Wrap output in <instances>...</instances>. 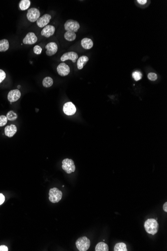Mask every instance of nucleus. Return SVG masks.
<instances>
[{
	"instance_id": "nucleus-12",
	"label": "nucleus",
	"mask_w": 167,
	"mask_h": 251,
	"mask_svg": "<svg viewBox=\"0 0 167 251\" xmlns=\"http://www.w3.org/2000/svg\"><path fill=\"white\" fill-rule=\"evenodd\" d=\"M51 18L52 17L49 14H45L37 21V24L40 28L45 27L49 23Z\"/></svg>"
},
{
	"instance_id": "nucleus-21",
	"label": "nucleus",
	"mask_w": 167,
	"mask_h": 251,
	"mask_svg": "<svg viewBox=\"0 0 167 251\" xmlns=\"http://www.w3.org/2000/svg\"><path fill=\"white\" fill-rule=\"evenodd\" d=\"M30 5V0H21L19 3V7L21 10L25 11L29 8Z\"/></svg>"
},
{
	"instance_id": "nucleus-1",
	"label": "nucleus",
	"mask_w": 167,
	"mask_h": 251,
	"mask_svg": "<svg viewBox=\"0 0 167 251\" xmlns=\"http://www.w3.org/2000/svg\"><path fill=\"white\" fill-rule=\"evenodd\" d=\"M144 228L147 233L154 235L158 232L159 225L154 219H149L144 223Z\"/></svg>"
},
{
	"instance_id": "nucleus-6",
	"label": "nucleus",
	"mask_w": 167,
	"mask_h": 251,
	"mask_svg": "<svg viewBox=\"0 0 167 251\" xmlns=\"http://www.w3.org/2000/svg\"><path fill=\"white\" fill-rule=\"evenodd\" d=\"M40 14V12L38 9L35 8H32L28 10L27 17L30 22H35L39 18Z\"/></svg>"
},
{
	"instance_id": "nucleus-24",
	"label": "nucleus",
	"mask_w": 167,
	"mask_h": 251,
	"mask_svg": "<svg viewBox=\"0 0 167 251\" xmlns=\"http://www.w3.org/2000/svg\"><path fill=\"white\" fill-rule=\"evenodd\" d=\"M6 117L9 120L14 121L17 118L18 116L16 113L14 112L13 111H10L8 112Z\"/></svg>"
},
{
	"instance_id": "nucleus-27",
	"label": "nucleus",
	"mask_w": 167,
	"mask_h": 251,
	"mask_svg": "<svg viewBox=\"0 0 167 251\" xmlns=\"http://www.w3.org/2000/svg\"><path fill=\"white\" fill-rule=\"evenodd\" d=\"M148 78L151 81H156L158 78L157 75L155 73H149L148 75Z\"/></svg>"
},
{
	"instance_id": "nucleus-23",
	"label": "nucleus",
	"mask_w": 167,
	"mask_h": 251,
	"mask_svg": "<svg viewBox=\"0 0 167 251\" xmlns=\"http://www.w3.org/2000/svg\"><path fill=\"white\" fill-rule=\"evenodd\" d=\"M53 84V80L50 77H47L43 79V85L45 87H50L52 86Z\"/></svg>"
},
{
	"instance_id": "nucleus-25",
	"label": "nucleus",
	"mask_w": 167,
	"mask_h": 251,
	"mask_svg": "<svg viewBox=\"0 0 167 251\" xmlns=\"http://www.w3.org/2000/svg\"><path fill=\"white\" fill-rule=\"evenodd\" d=\"M143 75L141 72L139 71H136L132 73V76L135 80L136 81L140 80L142 79Z\"/></svg>"
},
{
	"instance_id": "nucleus-29",
	"label": "nucleus",
	"mask_w": 167,
	"mask_h": 251,
	"mask_svg": "<svg viewBox=\"0 0 167 251\" xmlns=\"http://www.w3.org/2000/svg\"><path fill=\"white\" fill-rule=\"evenodd\" d=\"M6 77V73L2 69H0V83L4 80Z\"/></svg>"
},
{
	"instance_id": "nucleus-22",
	"label": "nucleus",
	"mask_w": 167,
	"mask_h": 251,
	"mask_svg": "<svg viewBox=\"0 0 167 251\" xmlns=\"http://www.w3.org/2000/svg\"><path fill=\"white\" fill-rule=\"evenodd\" d=\"M114 251H127V246L124 243H119L116 244Z\"/></svg>"
},
{
	"instance_id": "nucleus-13",
	"label": "nucleus",
	"mask_w": 167,
	"mask_h": 251,
	"mask_svg": "<svg viewBox=\"0 0 167 251\" xmlns=\"http://www.w3.org/2000/svg\"><path fill=\"white\" fill-rule=\"evenodd\" d=\"M46 54L49 56L54 55L58 51V46L55 42L49 43L46 46Z\"/></svg>"
},
{
	"instance_id": "nucleus-10",
	"label": "nucleus",
	"mask_w": 167,
	"mask_h": 251,
	"mask_svg": "<svg viewBox=\"0 0 167 251\" xmlns=\"http://www.w3.org/2000/svg\"><path fill=\"white\" fill-rule=\"evenodd\" d=\"M78 58V55L74 52H69L66 53L63 55L61 57V60L62 61L65 62L66 60H71L73 63H75L76 60Z\"/></svg>"
},
{
	"instance_id": "nucleus-33",
	"label": "nucleus",
	"mask_w": 167,
	"mask_h": 251,
	"mask_svg": "<svg viewBox=\"0 0 167 251\" xmlns=\"http://www.w3.org/2000/svg\"><path fill=\"white\" fill-rule=\"evenodd\" d=\"M163 210H164L165 212L167 213V203L166 202V203H165L164 205H163Z\"/></svg>"
},
{
	"instance_id": "nucleus-26",
	"label": "nucleus",
	"mask_w": 167,
	"mask_h": 251,
	"mask_svg": "<svg viewBox=\"0 0 167 251\" xmlns=\"http://www.w3.org/2000/svg\"><path fill=\"white\" fill-rule=\"evenodd\" d=\"M8 119L6 116H0V126L2 127L7 123Z\"/></svg>"
},
{
	"instance_id": "nucleus-20",
	"label": "nucleus",
	"mask_w": 167,
	"mask_h": 251,
	"mask_svg": "<svg viewBox=\"0 0 167 251\" xmlns=\"http://www.w3.org/2000/svg\"><path fill=\"white\" fill-rule=\"evenodd\" d=\"M96 251H108L109 247L107 244L104 242H99L95 247Z\"/></svg>"
},
{
	"instance_id": "nucleus-9",
	"label": "nucleus",
	"mask_w": 167,
	"mask_h": 251,
	"mask_svg": "<svg viewBox=\"0 0 167 251\" xmlns=\"http://www.w3.org/2000/svg\"><path fill=\"white\" fill-rule=\"evenodd\" d=\"M57 70L59 74L61 76H67L70 72V67L65 63H60L57 67Z\"/></svg>"
},
{
	"instance_id": "nucleus-2",
	"label": "nucleus",
	"mask_w": 167,
	"mask_h": 251,
	"mask_svg": "<svg viewBox=\"0 0 167 251\" xmlns=\"http://www.w3.org/2000/svg\"><path fill=\"white\" fill-rule=\"evenodd\" d=\"M90 241L86 236L79 238L76 242V247L80 251H87L90 246Z\"/></svg>"
},
{
	"instance_id": "nucleus-17",
	"label": "nucleus",
	"mask_w": 167,
	"mask_h": 251,
	"mask_svg": "<svg viewBox=\"0 0 167 251\" xmlns=\"http://www.w3.org/2000/svg\"><path fill=\"white\" fill-rule=\"evenodd\" d=\"M88 61H89V58L86 56L84 55L80 57L77 61V67L79 70L82 69Z\"/></svg>"
},
{
	"instance_id": "nucleus-16",
	"label": "nucleus",
	"mask_w": 167,
	"mask_h": 251,
	"mask_svg": "<svg viewBox=\"0 0 167 251\" xmlns=\"http://www.w3.org/2000/svg\"><path fill=\"white\" fill-rule=\"evenodd\" d=\"M81 45L83 48L86 50H89L93 47V41L89 38H84L82 40Z\"/></svg>"
},
{
	"instance_id": "nucleus-15",
	"label": "nucleus",
	"mask_w": 167,
	"mask_h": 251,
	"mask_svg": "<svg viewBox=\"0 0 167 251\" xmlns=\"http://www.w3.org/2000/svg\"><path fill=\"white\" fill-rule=\"evenodd\" d=\"M17 132V128L14 124L7 126L5 129V134L7 136L12 137Z\"/></svg>"
},
{
	"instance_id": "nucleus-28",
	"label": "nucleus",
	"mask_w": 167,
	"mask_h": 251,
	"mask_svg": "<svg viewBox=\"0 0 167 251\" xmlns=\"http://www.w3.org/2000/svg\"><path fill=\"white\" fill-rule=\"evenodd\" d=\"M42 51V49L40 46L36 45L35 47H34V52L37 55L41 54Z\"/></svg>"
},
{
	"instance_id": "nucleus-3",
	"label": "nucleus",
	"mask_w": 167,
	"mask_h": 251,
	"mask_svg": "<svg viewBox=\"0 0 167 251\" xmlns=\"http://www.w3.org/2000/svg\"><path fill=\"white\" fill-rule=\"evenodd\" d=\"M49 200L53 203H58L62 197V192L56 187L51 188L50 190Z\"/></svg>"
},
{
	"instance_id": "nucleus-30",
	"label": "nucleus",
	"mask_w": 167,
	"mask_h": 251,
	"mask_svg": "<svg viewBox=\"0 0 167 251\" xmlns=\"http://www.w3.org/2000/svg\"><path fill=\"white\" fill-rule=\"evenodd\" d=\"M5 200V197L3 194L0 193V205L3 204Z\"/></svg>"
},
{
	"instance_id": "nucleus-7",
	"label": "nucleus",
	"mask_w": 167,
	"mask_h": 251,
	"mask_svg": "<svg viewBox=\"0 0 167 251\" xmlns=\"http://www.w3.org/2000/svg\"><path fill=\"white\" fill-rule=\"evenodd\" d=\"M63 111L67 116H73L76 112V107L72 102H67L63 106Z\"/></svg>"
},
{
	"instance_id": "nucleus-14",
	"label": "nucleus",
	"mask_w": 167,
	"mask_h": 251,
	"mask_svg": "<svg viewBox=\"0 0 167 251\" xmlns=\"http://www.w3.org/2000/svg\"><path fill=\"white\" fill-rule=\"evenodd\" d=\"M55 32V27L52 25H47L41 31V35L46 38H49L54 35Z\"/></svg>"
},
{
	"instance_id": "nucleus-31",
	"label": "nucleus",
	"mask_w": 167,
	"mask_h": 251,
	"mask_svg": "<svg viewBox=\"0 0 167 251\" xmlns=\"http://www.w3.org/2000/svg\"><path fill=\"white\" fill-rule=\"evenodd\" d=\"M0 251H8V248L6 246H0Z\"/></svg>"
},
{
	"instance_id": "nucleus-4",
	"label": "nucleus",
	"mask_w": 167,
	"mask_h": 251,
	"mask_svg": "<svg viewBox=\"0 0 167 251\" xmlns=\"http://www.w3.org/2000/svg\"><path fill=\"white\" fill-rule=\"evenodd\" d=\"M62 168L68 174H71L76 170L74 162L72 159L66 158L62 161Z\"/></svg>"
},
{
	"instance_id": "nucleus-18",
	"label": "nucleus",
	"mask_w": 167,
	"mask_h": 251,
	"mask_svg": "<svg viewBox=\"0 0 167 251\" xmlns=\"http://www.w3.org/2000/svg\"><path fill=\"white\" fill-rule=\"evenodd\" d=\"M9 48V43L7 39L0 40V52H5Z\"/></svg>"
},
{
	"instance_id": "nucleus-5",
	"label": "nucleus",
	"mask_w": 167,
	"mask_h": 251,
	"mask_svg": "<svg viewBox=\"0 0 167 251\" xmlns=\"http://www.w3.org/2000/svg\"><path fill=\"white\" fill-rule=\"evenodd\" d=\"M64 27L65 29L67 31H73L74 32L76 33L78 32L80 28V25L76 21L68 20L66 22Z\"/></svg>"
},
{
	"instance_id": "nucleus-8",
	"label": "nucleus",
	"mask_w": 167,
	"mask_h": 251,
	"mask_svg": "<svg viewBox=\"0 0 167 251\" xmlns=\"http://www.w3.org/2000/svg\"><path fill=\"white\" fill-rule=\"evenodd\" d=\"M21 93L18 89H14L11 90L8 94V99L10 102H16L20 99Z\"/></svg>"
},
{
	"instance_id": "nucleus-32",
	"label": "nucleus",
	"mask_w": 167,
	"mask_h": 251,
	"mask_svg": "<svg viewBox=\"0 0 167 251\" xmlns=\"http://www.w3.org/2000/svg\"><path fill=\"white\" fill-rule=\"evenodd\" d=\"M137 2L141 5H145L147 3V0H137Z\"/></svg>"
},
{
	"instance_id": "nucleus-19",
	"label": "nucleus",
	"mask_w": 167,
	"mask_h": 251,
	"mask_svg": "<svg viewBox=\"0 0 167 251\" xmlns=\"http://www.w3.org/2000/svg\"><path fill=\"white\" fill-rule=\"evenodd\" d=\"M64 38L68 41H73L76 39V34L73 31H67L64 34Z\"/></svg>"
},
{
	"instance_id": "nucleus-34",
	"label": "nucleus",
	"mask_w": 167,
	"mask_h": 251,
	"mask_svg": "<svg viewBox=\"0 0 167 251\" xmlns=\"http://www.w3.org/2000/svg\"><path fill=\"white\" fill-rule=\"evenodd\" d=\"M20 86V85H19V86H18V88H20V86Z\"/></svg>"
},
{
	"instance_id": "nucleus-11",
	"label": "nucleus",
	"mask_w": 167,
	"mask_h": 251,
	"mask_svg": "<svg viewBox=\"0 0 167 251\" xmlns=\"http://www.w3.org/2000/svg\"><path fill=\"white\" fill-rule=\"evenodd\" d=\"M38 41V38L37 37L35 33L33 32L28 33L25 38H24L23 42L24 44L28 45H33L35 44Z\"/></svg>"
}]
</instances>
